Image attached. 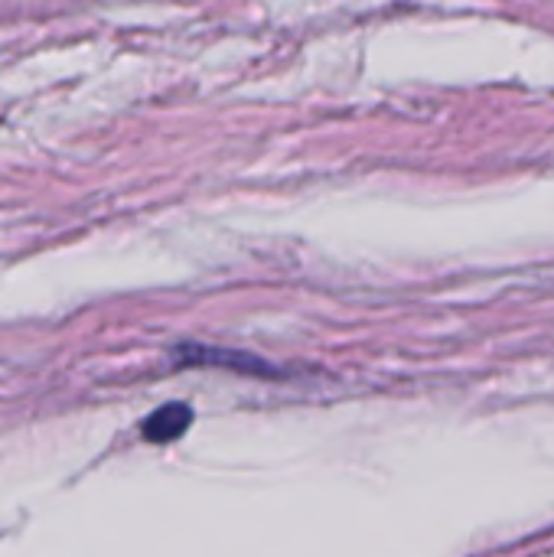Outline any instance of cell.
Instances as JSON below:
<instances>
[{"label":"cell","mask_w":554,"mask_h":557,"mask_svg":"<svg viewBox=\"0 0 554 557\" xmlns=\"http://www.w3.org/2000/svg\"><path fill=\"white\" fill-rule=\"evenodd\" d=\"M189 424H193V411H189L186 405H163V408H157V411L144 421L140 434H144L150 444H170V441H176Z\"/></svg>","instance_id":"obj_1"}]
</instances>
